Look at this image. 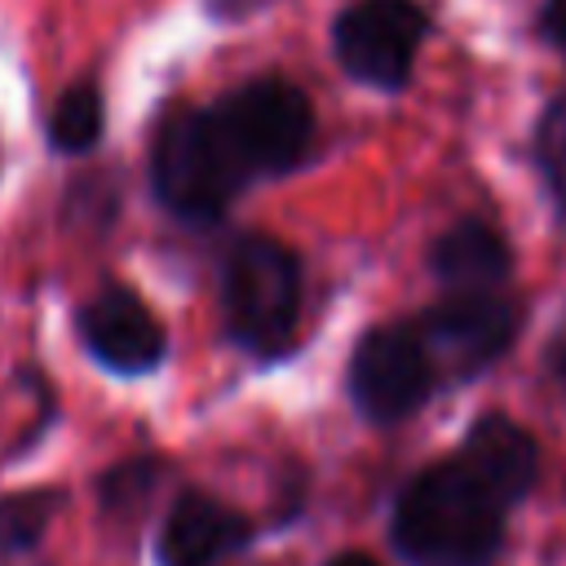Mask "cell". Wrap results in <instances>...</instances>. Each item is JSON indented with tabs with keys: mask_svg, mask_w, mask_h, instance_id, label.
I'll use <instances>...</instances> for the list:
<instances>
[{
	"mask_svg": "<svg viewBox=\"0 0 566 566\" xmlns=\"http://www.w3.org/2000/svg\"><path fill=\"white\" fill-rule=\"evenodd\" d=\"M504 504L451 455L420 469L394 504V548L411 566H491L504 544Z\"/></svg>",
	"mask_w": 566,
	"mask_h": 566,
	"instance_id": "cell-1",
	"label": "cell"
},
{
	"mask_svg": "<svg viewBox=\"0 0 566 566\" xmlns=\"http://www.w3.org/2000/svg\"><path fill=\"white\" fill-rule=\"evenodd\" d=\"M226 332L256 358L287 354L301 314V265L270 234H239L221 256Z\"/></svg>",
	"mask_w": 566,
	"mask_h": 566,
	"instance_id": "cell-2",
	"label": "cell"
},
{
	"mask_svg": "<svg viewBox=\"0 0 566 566\" xmlns=\"http://www.w3.org/2000/svg\"><path fill=\"white\" fill-rule=\"evenodd\" d=\"M208 115H212V128L226 155L243 172V181L292 172L314 142L310 97L296 84L274 80V75L239 84L234 93L212 102Z\"/></svg>",
	"mask_w": 566,
	"mask_h": 566,
	"instance_id": "cell-3",
	"label": "cell"
},
{
	"mask_svg": "<svg viewBox=\"0 0 566 566\" xmlns=\"http://www.w3.org/2000/svg\"><path fill=\"white\" fill-rule=\"evenodd\" d=\"M150 181L164 208L181 221H217L230 199L248 186L234 159L226 155L208 106H177L164 115L150 142Z\"/></svg>",
	"mask_w": 566,
	"mask_h": 566,
	"instance_id": "cell-4",
	"label": "cell"
},
{
	"mask_svg": "<svg viewBox=\"0 0 566 566\" xmlns=\"http://www.w3.org/2000/svg\"><path fill=\"white\" fill-rule=\"evenodd\" d=\"M416 336L433 363V376L464 380L491 367L517 336V305L495 287L451 292L429 305L416 323Z\"/></svg>",
	"mask_w": 566,
	"mask_h": 566,
	"instance_id": "cell-5",
	"label": "cell"
},
{
	"mask_svg": "<svg viewBox=\"0 0 566 566\" xmlns=\"http://www.w3.org/2000/svg\"><path fill=\"white\" fill-rule=\"evenodd\" d=\"M438 376L433 363L407 323L371 327L349 358V398L363 420L371 424H398L424 407Z\"/></svg>",
	"mask_w": 566,
	"mask_h": 566,
	"instance_id": "cell-6",
	"label": "cell"
},
{
	"mask_svg": "<svg viewBox=\"0 0 566 566\" xmlns=\"http://www.w3.org/2000/svg\"><path fill=\"white\" fill-rule=\"evenodd\" d=\"M424 35L429 13L416 0H354L332 27V49L358 84L402 88Z\"/></svg>",
	"mask_w": 566,
	"mask_h": 566,
	"instance_id": "cell-7",
	"label": "cell"
},
{
	"mask_svg": "<svg viewBox=\"0 0 566 566\" xmlns=\"http://www.w3.org/2000/svg\"><path fill=\"white\" fill-rule=\"evenodd\" d=\"M80 336L88 354L119 376H142L164 363L168 336L164 323L150 314V305L128 287H102L80 310Z\"/></svg>",
	"mask_w": 566,
	"mask_h": 566,
	"instance_id": "cell-8",
	"label": "cell"
},
{
	"mask_svg": "<svg viewBox=\"0 0 566 566\" xmlns=\"http://www.w3.org/2000/svg\"><path fill=\"white\" fill-rule=\"evenodd\" d=\"M252 539V522L221 504L208 491H186L172 500L164 526H159V566H221L226 557L243 553Z\"/></svg>",
	"mask_w": 566,
	"mask_h": 566,
	"instance_id": "cell-9",
	"label": "cell"
},
{
	"mask_svg": "<svg viewBox=\"0 0 566 566\" xmlns=\"http://www.w3.org/2000/svg\"><path fill=\"white\" fill-rule=\"evenodd\" d=\"M455 460L504 504L513 509L517 500H526V491L539 478V447L535 438L509 420V416H482L473 420V429L464 433Z\"/></svg>",
	"mask_w": 566,
	"mask_h": 566,
	"instance_id": "cell-10",
	"label": "cell"
},
{
	"mask_svg": "<svg viewBox=\"0 0 566 566\" xmlns=\"http://www.w3.org/2000/svg\"><path fill=\"white\" fill-rule=\"evenodd\" d=\"M429 265L438 274V283H447L451 292H482L509 279L513 256L509 243L500 239V230H491L478 217L455 221L429 252Z\"/></svg>",
	"mask_w": 566,
	"mask_h": 566,
	"instance_id": "cell-11",
	"label": "cell"
},
{
	"mask_svg": "<svg viewBox=\"0 0 566 566\" xmlns=\"http://www.w3.org/2000/svg\"><path fill=\"white\" fill-rule=\"evenodd\" d=\"M102 124H106V102H102V88L93 80H80L71 84L53 115H49V142L62 150V155H84L97 146L102 137Z\"/></svg>",
	"mask_w": 566,
	"mask_h": 566,
	"instance_id": "cell-12",
	"label": "cell"
},
{
	"mask_svg": "<svg viewBox=\"0 0 566 566\" xmlns=\"http://www.w3.org/2000/svg\"><path fill=\"white\" fill-rule=\"evenodd\" d=\"M57 495L53 491H18V495H0V557L4 553H22L31 548L49 517H53Z\"/></svg>",
	"mask_w": 566,
	"mask_h": 566,
	"instance_id": "cell-13",
	"label": "cell"
},
{
	"mask_svg": "<svg viewBox=\"0 0 566 566\" xmlns=\"http://www.w3.org/2000/svg\"><path fill=\"white\" fill-rule=\"evenodd\" d=\"M535 159H539V172H544L553 203L566 217V93L553 97L535 124Z\"/></svg>",
	"mask_w": 566,
	"mask_h": 566,
	"instance_id": "cell-14",
	"label": "cell"
},
{
	"mask_svg": "<svg viewBox=\"0 0 566 566\" xmlns=\"http://www.w3.org/2000/svg\"><path fill=\"white\" fill-rule=\"evenodd\" d=\"M539 31H544V35H548L557 49H566V0H544Z\"/></svg>",
	"mask_w": 566,
	"mask_h": 566,
	"instance_id": "cell-15",
	"label": "cell"
},
{
	"mask_svg": "<svg viewBox=\"0 0 566 566\" xmlns=\"http://www.w3.org/2000/svg\"><path fill=\"white\" fill-rule=\"evenodd\" d=\"M548 371H553V380L566 389V314L557 318V327H553V336H548Z\"/></svg>",
	"mask_w": 566,
	"mask_h": 566,
	"instance_id": "cell-16",
	"label": "cell"
},
{
	"mask_svg": "<svg viewBox=\"0 0 566 566\" xmlns=\"http://www.w3.org/2000/svg\"><path fill=\"white\" fill-rule=\"evenodd\" d=\"M327 566H380L376 557H367V553H336Z\"/></svg>",
	"mask_w": 566,
	"mask_h": 566,
	"instance_id": "cell-17",
	"label": "cell"
}]
</instances>
